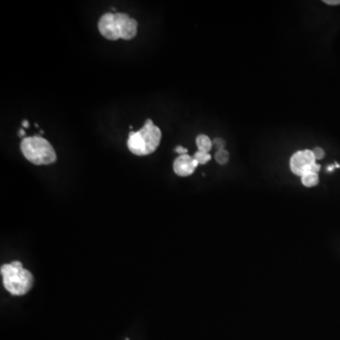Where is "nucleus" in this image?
<instances>
[{
    "mask_svg": "<svg viewBox=\"0 0 340 340\" xmlns=\"http://www.w3.org/2000/svg\"><path fill=\"white\" fill-rule=\"evenodd\" d=\"M162 139L161 129L154 125L151 119H147L143 128L129 132L128 148L137 156H145L153 153Z\"/></svg>",
    "mask_w": 340,
    "mask_h": 340,
    "instance_id": "1",
    "label": "nucleus"
},
{
    "mask_svg": "<svg viewBox=\"0 0 340 340\" xmlns=\"http://www.w3.org/2000/svg\"><path fill=\"white\" fill-rule=\"evenodd\" d=\"M0 271L4 287L14 296L26 295L33 286V275L19 261L2 265Z\"/></svg>",
    "mask_w": 340,
    "mask_h": 340,
    "instance_id": "2",
    "label": "nucleus"
},
{
    "mask_svg": "<svg viewBox=\"0 0 340 340\" xmlns=\"http://www.w3.org/2000/svg\"><path fill=\"white\" fill-rule=\"evenodd\" d=\"M21 151L30 163L36 165L51 164L57 161V154L51 144L41 136H31L22 140Z\"/></svg>",
    "mask_w": 340,
    "mask_h": 340,
    "instance_id": "3",
    "label": "nucleus"
},
{
    "mask_svg": "<svg viewBox=\"0 0 340 340\" xmlns=\"http://www.w3.org/2000/svg\"><path fill=\"white\" fill-rule=\"evenodd\" d=\"M290 169L297 176H303L306 173H319L320 165L316 163L313 150H300L293 154L290 159Z\"/></svg>",
    "mask_w": 340,
    "mask_h": 340,
    "instance_id": "4",
    "label": "nucleus"
},
{
    "mask_svg": "<svg viewBox=\"0 0 340 340\" xmlns=\"http://www.w3.org/2000/svg\"><path fill=\"white\" fill-rule=\"evenodd\" d=\"M98 29L102 36H104L108 40L116 41L121 39L116 14L107 13L102 15L98 22Z\"/></svg>",
    "mask_w": 340,
    "mask_h": 340,
    "instance_id": "5",
    "label": "nucleus"
},
{
    "mask_svg": "<svg viewBox=\"0 0 340 340\" xmlns=\"http://www.w3.org/2000/svg\"><path fill=\"white\" fill-rule=\"evenodd\" d=\"M116 15L119 27L120 38L124 40H131L132 38H134L137 34L138 27L137 21L129 17L128 14L122 13H116Z\"/></svg>",
    "mask_w": 340,
    "mask_h": 340,
    "instance_id": "6",
    "label": "nucleus"
},
{
    "mask_svg": "<svg viewBox=\"0 0 340 340\" xmlns=\"http://www.w3.org/2000/svg\"><path fill=\"white\" fill-rule=\"evenodd\" d=\"M197 161L194 159V157L190 155H180L177 159L174 161L173 163V169L174 172L180 177H188L194 173V171L197 166Z\"/></svg>",
    "mask_w": 340,
    "mask_h": 340,
    "instance_id": "7",
    "label": "nucleus"
},
{
    "mask_svg": "<svg viewBox=\"0 0 340 340\" xmlns=\"http://www.w3.org/2000/svg\"><path fill=\"white\" fill-rule=\"evenodd\" d=\"M198 150L204 151V152H209L213 148V141L209 138V136L205 134H199L196 139Z\"/></svg>",
    "mask_w": 340,
    "mask_h": 340,
    "instance_id": "8",
    "label": "nucleus"
},
{
    "mask_svg": "<svg viewBox=\"0 0 340 340\" xmlns=\"http://www.w3.org/2000/svg\"><path fill=\"white\" fill-rule=\"evenodd\" d=\"M300 178H301V183L305 187H313V186L318 185L319 182H320L319 174L315 173V172L306 173Z\"/></svg>",
    "mask_w": 340,
    "mask_h": 340,
    "instance_id": "9",
    "label": "nucleus"
},
{
    "mask_svg": "<svg viewBox=\"0 0 340 340\" xmlns=\"http://www.w3.org/2000/svg\"><path fill=\"white\" fill-rule=\"evenodd\" d=\"M215 159H216V161H217L219 164L223 165V164H226V163L229 162V160H230V154H229V152L226 150H218V151L216 152Z\"/></svg>",
    "mask_w": 340,
    "mask_h": 340,
    "instance_id": "10",
    "label": "nucleus"
},
{
    "mask_svg": "<svg viewBox=\"0 0 340 340\" xmlns=\"http://www.w3.org/2000/svg\"><path fill=\"white\" fill-rule=\"evenodd\" d=\"M194 159L197 161L198 164H205L211 160V155L209 154V152L197 150L194 155Z\"/></svg>",
    "mask_w": 340,
    "mask_h": 340,
    "instance_id": "11",
    "label": "nucleus"
},
{
    "mask_svg": "<svg viewBox=\"0 0 340 340\" xmlns=\"http://www.w3.org/2000/svg\"><path fill=\"white\" fill-rule=\"evenodd\" d=\"M225 143L224 140L222 138H216L214 141H213V147H215L217 150H225Z\"/></svg>",
    "mask_w": 340,
    "mask_h": 340,
    "instance_id": "12",
    "label": "nucleus"
},
{
    "mask_svg": "<svg viewBox=\"0 0 340 340\" xmlns=\"http://www.w3.org/2000/svg\"><path fill=\"white\" fill-rule=\"evenodd\" d=\"M314 155H315V158L316 160H321L324 158V155H325V152L324 150H322L320 147H317L315 148L313 150Z\"/></svg>",
    "mask_w": 340,
    "mask_h": 340,
    "instance_id": "13",
    "label": "nucleus"
},
{
    "mask_svg": "<svg viewBox=\"0 0 340 340\" xmlns=\"http://www.w3.org/2000/svg\"><path fill=\"white\" fill-rule=\"evenodd\" d=\"M175 151L177 152V153H179L180 155H185V154H187V149H185V148H184V147H182V146H178L177 148L175 149Z\"/></svg>",
    "mask_w": 340,
    "mask_h": 340,
    "instance_id": "14",
    "label": "nucleus"
},
{
    "mask_svg": "<svg viewBox=\"0 0 340 340\" xmlns=\"http://www.w3.org/2000/svg\"><path fill=\"white\" fill-rule=\"evenodd\" d=\"M323 2H324L325 4H328V5H333V6L340 5V0H324Z\"/></svg>",
    "mask_w": 340,
    "mask_h": 340,
    "instance_id": "15",
    "label": "nucleus"
},
{
    "mask_svg": "<svg viewBox=\"0 0 340 340\" xmlns=\"http://www.w3.org/2000/svg\"><path fill=\"white\" fill-rule=\"evenodd\" d=\"M22 125H23V127H24V128H28V127H29V125H28V121H27V120H23Z\"/></svg>",
    "mask_w": 340,
    "mask_h": 340,
    "instance_id": "16",
    "label": "nucleus"
},
{
    "mask_svg": "<svg viewBox=\"0 0 340 340\" xmlns=\"http://www.w3.org/2000/svg\"><path fill=\"white\" fill-rule=\"evenodd\" d=\"M25 134H26V132H25V130L23 129H21L20 130H19V132H18V135L19 136H25Z\"/></svg>",
    "mask_w": 340,
    "mask_h": 340,
    "instance_id": "17",
    "label": "nucleus"
},
{
    "mask_svg": "<svg viewBox=\"0 0 340 340\" xmlns=\"http://www.w3.org/2000/svg\"><path fill=\"white\" fill-rule=\"evenodd\" d=\"M333 165H331V166H329V167H328V171H333Z\"/></svg>",
    "mask_w": 340,
    "mask_h": 340,
    "instance_id": "18",
    "label": "nucleus"
}]
</instances>
